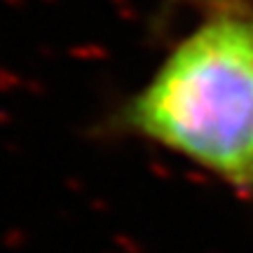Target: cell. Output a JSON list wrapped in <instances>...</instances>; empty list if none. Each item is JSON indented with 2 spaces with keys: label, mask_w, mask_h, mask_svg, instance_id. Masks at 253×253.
<instances>
[{
  "label": "cell",
  "mask_w": 253,
  "mask_h": 253,
  "mask_svg": "<svg viewBox=\"0 0 253 253\" xmlns=\"http://www.w3.org/2000/svg\"><path fill=\"white\" fill-rule=\"evenodd\" d=\"M108 126L181 155L253 202V9L230 5L199 21Z\"/></svg>",
  "instance_id": "1"
}]
</instances>
